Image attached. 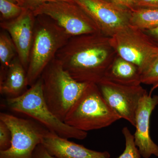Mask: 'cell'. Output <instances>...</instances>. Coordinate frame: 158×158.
I'll use <instances>...</instances> for the list:
<instances>
[{
  "label": "cell",
  "mask_w": 158,
  "mask_h": 158,
  "mask_svg": "<svg viewBox=\"0 0 158 158\" xmlns=\"http://www.w3.org/2000/svg\"><path fill=\"white\" fill-rule=\"evenodd\" d=\"M110 38L101 33L72 37L56 58L77 81L98 84L117 55Z\"/></svg>",
  "instance_id": "6da1fadb"
},
{
  "label": "cell",
  "mask_w": 158,
  "mask_h": 158,
  "mask_svg": "<svg viewBox=\"0 0 158 158\" xmlns=\"http://www.w3.org/2000/svg\"><path fill=\"white\" fill-rule=\"evenodd\" d=\"M71 37L50 18L44 15L36 16L27 70L28 86L31 87L40 78L58 51Z\"/></svg>",
  "instance_id": "7a4b0ae2"
},
{
  "label": "cell",
  "mask_w": 158,
  "mask_h": 158,
  "mask_svg": "<svg viewBox=\"0 0 158 158\" xmlns=\"http://www.w3.org/2000/svg\"><path fill=\"white\" fill-rule=\"evenodd\" d=\"M40 77L46 103L51 112L64 122L71 108L89 84L73 78L56 57L46 67Z\"/></svg>",
  "instance_id": "3957f363"
},
{
  "label": "cell",
  "mask_w": 158,
  "mask_h": 158,
  "mask_svg": "<svg viewBox=\"0 0 158 158\" xmlns=\"http://www.w3.org/2000/svg\"><path fill=\"white\" fill-rule=\"evenodd\" d=\"M7 106L11 110L27 115L58 136L83 140L88 136L84 131L66 124L51 112L44 98L40 77L21 95L8 98Z\"/></svg>",
  "instance_id": "277c9868"
},
{
  "label": "cell",
  "mask_w": 158,
  "mask_h": 158,
  "mask_svg": "<svg viewBox=\"0 0 158 158\" xmlns=\"http://www.w3.org/2000/svg\"><path fill=\"white\" fill-rule=\"evenodd\" d=\"M120 119L104 98L98 85L90 83L71 108L64 122L87 132L108 127Z\"/></svg>",
  "instance_id": "5b68a950"
},
{
  "label": "cell",
  "mask_w": 158,
  "mask_h": 158,
  "mask_svg": "<svg viewBox=\"0 0 158 158\" xmlns=\"http://www.w3.org/2000/svg\"><path fill=\"white\" fill-rule=\"evenodd\" d=\"M117 55L134 63L142 73L158 53V45L144 31L132 25L110 38Z\"/></svg>",
  "instance_id": "8992f818"
},
{
  "label": "cell",
  "mask_w": 158,
  "mask_h": 158,
  "mask_svg": "<svg viewBox=\"0 0 158 158\" xmlns=\"http://www.w3.org/2000/svg\"><path fill=\"white\" fill-rule=\"evenodd\" d=\"M0 120L9 126L12 135L11 146L0 151V158H32L35 148L50 131L32 118L1 113Z\"/></svg>",
  "instance_id": "52a82bcc"
},
{
  "label": "cell",
  "mask_w": 158,
  "mask_h": 158,
  "mask_svg": "<svg viewBox=\"0 0 158 158\" xmlns=\"http://www.w3.org/2000/svg\"><path fill=\"white\" fill-rule=\"evenodd\" d=\"M33 12L35 17L44 15L50 18L71 37L101 33L93 20L75 2H47Z\"/></svg>",
  "instance_id": "ba28073f"
},
{
  "label": "cell",
  "mask_w": 158,
  "mask_h": 158,
  "mask_svg": "<svg viewBox=\"0 0 158 158\" xmlns=\"http://www.w3.org/2000/svg\"><path fill=\"white\" fill-rule=\"evenodd\" d=\"M106 101L121 118L135 125V115L142 97L148 93L141 85H127L104 78L97 84Z\"/></svg>",
  "instance_id": "9c48e42d"
},
{
  "label": "cell",
  "mask_w": 158,
  "mask_h": 158,
  "mask_svg": "<svg viewBox=\"0 0 158 158\" xmlns=\"http://www.w3.org/2000/svg\"><path fill=\"white\" fill-rule=\"evenodd\" d=\"M109 37L130 24L131 11L106 0H74Z\"/></svg>",
  "instance_id": "30bf717a"
},
{
  "label": "cell",
  "mask_w": 158,
  "mask_h": 158,
  "mask_svg": "<svg viewBox=\"0 0 158 158\" xmlns=\"http://www.w3.org/2000/svg\"><path fill=\"white\" fill-rule=\"evenodd\" d=\"M35 19L33 11L26 9L19 16L10 20H2L1 27L9 33L15 46L18 57L27 70L34 36Z\"/></svg>",
  "instance_id": "8fae6325"
},
{
  "label": "cell",
  "mask_w": 158,
  "mask_h": 158,
  "mask_svg": "<svg viewBox=\"0 0 158 158\" xmlns=\"http://www.w3.org/2000/svg\"><path fill=\"white\" fill-rule=\"evenodd\" d=\"M158 105V95L145 94L140 100L135 115V142L141 156L149 158L152 155L158 157V145L150 135L151 116Z\"/></svg>",
  "instance_id": "7c38bea8"
},
{
  "label": "cell",
  "mask_w": 158,
  "mask_h": 158,
  "mask_svg": "<svg viewBox=\"0 0 158 158\" xmlns=\"http://www.w3.org/2000/svg\"><path fill=\"white\" fill-rule=\"evenodd\" d=\"M49 131L43 138L41 144L48 152L56 158H110L107 152L92 150L69 141Z\"/></svg>",
  "instance_id": "4fadbf2b"
},
{
  "label": "cell",
  "mask_w": 158,
  "mask_h": 158,
  "mask_svg": "<svg viewBox=\"0 0 158 158\" xmlns=\"http://www.w3.org/2000/svg\"><path fill=\"white\" fill-rule=\"evenodd\" d=\"M27 86V71L17 56L9 65L5 78L0 82V92L8 98L17 97L25 92Z\"/></svg>",
  "instance_id": "5bb4252c"
},
{
  "label": "cell",
  "mask_w": 158,
  "mask_h": 158,
  "mask_svg": "<svg viewBox=\"0 0 158 158\" xmlns=\"http://www.w3.org/2000/svg\"><path fill=\"white\" fill-rule=\"evenodd\" d=\"M141 73L138 66L118 55L107 70L104 78L127 85H141Z\"/></svg>",
  "instance_id": "9a60e30c"
},
{
  "label": "cell",
  "mask_w": 158,
  "mask_h": 158,
  "mask_svg": "<svg viewBox=\"0 0 158 158\" xmlns=\"http://www.w3.org/2000/svg\"><path fill=\"white\" fill-rule=\"evenodd\" d=\"M130 24L142 31L158 27V9L137 8L131 11Z\"/></svg>",
  "instance_id": "2e32d148"
},
{
  "label": "cell",
  "mask_w": 158,
  "mask_h": 158,
  "mask_svg": "<svg viewBox=\"0 0 158 158\" xmlns=\"http://www.w3.org/2000/svg\"><path fill=\"white\" fill-rule=\"evenodd\" d=\"M17 53L16 48L10 36L6 32L0 34V62L1 76L0 82L2 81L6 77L9 65Z\"/></svg>",
  "instance_id": "e0dca14e"
},
{
  "label": "cell",
  "mask_w": 158,
  "mask_h": 158,
  "mask_svg": "<svg viewBox=\"0 0 158 158\" xmlns=\"http://www.w3.org/2000/svg\"><path fill=\"white\" fill-rule=\"evenodd\" d=\"M141 84L152 86L150 93L158 88V53L141 73Z\"/></svg>",
  "instance_id": "ac0fdd59"
},
{
  "label": "cell",
  "mask_w": 158,
  "mask_h": 158,
  "mask_svg": "<svg viewBox=\"0 0 158 158\" xmlns=\"http://www.w3.org/2000/svg\"><path fill=\"white\" fill-rule=\"evenodd\" d=\"M122 131L125 139V148L117 158H141V153L135 144L134 135L126 127L123 128Z\"/></svg>",
  "instance_id": "d6986e66"
},
{
  "label": "cell",
  "mask_w": 158,
  "mask_h": 158,
  "mask_svg": "<svg viewBox=\"0 0 158 158\" xmlns=\"http://www.w3.org/2000/svg\"><path fill=\"white\" fill-rule=\"evenodd\" d=\"M26 9V7L18 6L7 0H0V12L2 20H10L16 18Z\"/></svg>",
  "instance_id": "ffe728a7"
},
{
  "label": "cell",
  "mask_w": 158,
  "mask_h": 158,
  "mask_svg": "<svg viewBox=\"0 0 158 158\" xmlns=\"http://www.w3.org/2000/svg\"><path fill=\"white\" fill-rule=\"evenodd\" d=\"M12 135L6 123L0 120V151L7 150L11 146Z\"/></svg>",
  "instance_id": "44dd1931"
},
{
  "label": "cell",
  "mask_w": 158,
  "mask_h": 158,
  "mask_svg": "<svg viewBox=\"0 0 158 158\" xmlns=\"http://www.w3.org/2000/svg\"><path fill=\"white\" fill-rule=\"evenodd\" d=\"M111 2L131 11L137 8V0H111Z\"/></svg>",
  "instance_id": "7402d4cb"
},
{
  "label": "cell",
  "mask_w": 158,
  "mask_h": 158,
  "mask_svg": "<svg viewBox=\"0 0 158 158\" xmlns=\"http://www.w3.org/2000/svg\"><path fill=\"white\" fill-rule=\"evenodd\" d=\"M32 158H56L51 156L42 144H40L35 148Z\"/></svg>",
  "instance_id": "603a6c76"
},
{
  "label": "cell",
  "mask_w": 158,
  "mask_h": 158,
  "mask_svg": "<svg viewBox=\"0 0 158 158\" xmlns=\"http://www.w3.org/2000/svg\"><path fill=\"white\" fill-rule=\"evenodd\" d=\"M64 1L67 2H74V0H25V7L31 9L32 11L36 7L41 5L43 3L47 2H53V1Z\"/></svg>",
  "instance_id": "cb8c5ba5"
},
{
  "label": "cell",
  "mask_w": 158,
  "mask_h": 158,
  "mask_svg": "<svg viewBox=\"0 0 158 158\" xmlns=\"http://www.w3.org/2000/svg\"><path fill=\"white\" fill-rule=\"evenodd\" d=\"M137 8L158 9V0H137Z\"/></svg>",
  "instance_id": "d4e9b609"
},
{
  "label": "cell",
  "mask_w": 158,
  "mask_h": 158,
  "mask_svg": "<svg viewBox=\"0 0 158 158\" xmlns=\"http://www.w3.org/2000/svg\"><path fill=\"white\" fill-rule=\"evenodd\" d=\"M144 31L158 45V27L156 28Z\"/></svg>",
  "instance_id": "484cf974"
},
{
  "label": "cell",
  "mask_w": 158,
  "mask_h": 158,
  "mask_svg": "<svg viewBox=\"0 0 158 158\" xmlns=\"http://www.w3.org/2000/svg\"><path fill=\"white\" fill-rule=\"evenodd\" d=\"M9 2L14 4L15 5H17L18 6H23V7H25V0H7Z\"/></svg>",
  "instance_id": "4316f807"
},
{
  "label": "cell",
  "mask_w": 158,
  "mask_h": 158,
  "mask_svg": "<svg viewBox=\"0 0 158 158\" xmlns=\"http://www.w3.org/2000/svg\"><path fill=\"white\" fill-rule=\"evenodd\" d=\"M106 1H110V2H111V0H106Z\"/></svg>",
  "instance_id": "83f0119b"
}]
</instances>
